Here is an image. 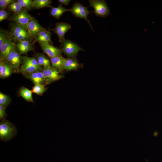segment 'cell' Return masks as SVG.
I'll use <instances>...</instances> for the list:
<instances>
[{
    "mask_svg": "<svg viewBox=\"0 0 162 162\" xmlns=\"http://www.w3.org/2000/svg\"><path fill=\"white\" fill-rule=\"evenodd\" d=\"M13 23L10 25V33L14 43L24 40L32 41L33 38L27 29L16 22Z\"/></svg>",
    "mask_w": 162,
    "mask_h": 162,
    "instance_id": "cell-1",
    "label": "cell"
},
{
    "mask_svg": "<svg viewBox=\"0 0 162 162\" xmlns=\"http://www.w3.org/2000/svg\"><path fill=\"white\" fill-rule=\"evenodd\" d=\"M17 133L16 127L11 122L5 120L0 123V138L4 141L12 139Z\"/></svg>",
    "mask_w": 162,
    "mask_h": 162,
    "instance_id": "cell-2",
    "label": "cell"
},
{
    "mask_svg": "<svg viewBox=\"0 0 162 162\" xmlns=\"http://www.w3.org/2000/svg\"><path fill=\"white\" fill-rule=\"evenodd\" d=\"M60 47L62 52L68 58H76L79 51L83 50L78 44L69 40L64 39Z\"/></svg>",
    "mask_w": 162,
    "mask_h": 162,
    "instance_id": "cell-3",
    "label": "cell"
},
{
    "mask_svg": "<svg viewBox=\"0 0 162 162\" xmlns=\"http://www.w3.org/2000/svg\"><path fill=\"white\" fill-rule=\"evenodd\" d=\"M4 61L11 67L13 72H19L21 64L22 63V56L15 46L7 56Z\"/></svg>",
    "mask_w": 162,
    "mask_h": 162,
    "instance_id": "cell-4",
    "label": "cell"
},
{
    "mask_svg": "<svg viewBox=\"0 0 162 162\" xmlns=\"http://www.w3.org/2000/svg\"><path fill=\"white\" fill-rule=\"evenodd\" d=\"M89 6L93 8L94 12L97 16L105 17L110 14V10L105 1L90 0Z\"/></svg>",
    "mask_w": 162,
    "mask_h": 162,
    "instance_id": "cell-5",
    "label": "cell"
},
{
    "mask_svg": "<svg viewBox=\"0 0 162 162\" xmlns=\"http://www.w3.org/2000/svg\"><path fill=\"white\" fill-rule=\"evenodd\" d=\"M32 17L29 14L28 10L22 8L19 13L13 14L11 16L10 19L13 22L22 26L28 30V24Z\"/></svg>",
    "mask_w": 162,
    "mask_h": 162,
    "instance_id": "cell-6",
    "label": "cell"
},
{
    "mask_svg": "<svg viewBox=\"0 0 162 162\" xmlns=\"http://www.w3.org/2000/svg\"><path fill=\"white\" fill-rule=\"evenodd\" d=\"M45 79L47 84L58 80L63 77L58 70L52 66L43 68L41 71Z\"/></svg>",
    "mask_w": 162,
    "mask_h": 162,
    "instance_id": "cell-7",
    "label": "cell"
},
{
    "mask_svg": "<svg viewBox=\"0 0 162 162\" xmlns=\"http://www.w3.org/2000/svg\"><path fill=\"white\" fill-rule=\"evenodd\" d=\"M70 11L76 17L83 18L86 20L88 22L91 28L93 31L91 23L87 19V16L91 12L88 10L87 7L84 6L78 2H76L72 7L70 9Z\"/></svg>",
    "mask_w": 162,
    "mask_h": 162,
    "instance_id": "cell-8",
    "label": "cell"
},
{
    "mask_svg": "<svg viewBox=\"0 0 162 162\" xmlns=\"http://www.w3.org/2000/svg\"><path fill=\"white\" fill-rule=\"evenodd\" d=\"M71 28L69 24L63 22L56 23L54 28L52 29L53 33L56 34L59 39V41L62 42L64 39L66 33Z\"/></svg>",
    "mask_w": 162,
    "mask_h": 162,
    "instance_id": "cell-9",
    "label": "cell"
},
{
    "mask_svg": "<svg viewBox=\"0 0 162 162\" xmlns=\"http://www.w3.org/2000/svg\"><path fill=\"white\" fill-rule=\"evenodd\" d=\"M15 46L14 43L10 34L7 39L0 47V59L4 60L7 56Z\"/></svg>",
    "mask_w": 162,
    "mask_h": 162,
    "instance_id": "cell-10",
    "label": "cell"
},
{
    "mask_svg": "<svg viewBox=\"0 0 162 162\" xmlns=\"http://www.w3.org/2000/svg\"><path fill=\"white\" fill-rule=\"evenodd\" d=\"M43 52L50 58L55 57L62 55L60 49L51 45L47 43L38 42Z\"/></svg>",
    "mask_w": 162,
    "mask_h": 162,
    "instance_id": "cell-11",
    "label": "cell"
},
{
    "mask_svg": "<svg viewBox=\"0 0 162 162\" xmlns=\"http://www.w3.org/2000/svg\"><path fill=\"white\" fill-rule=\"evenodd\" d=\"M45 29L38 21L32 16L28 24V30L32 38L35 37Z\"/></svg>",
    "mask_w": 162,
    "mask_h": 162,
    "instance_id": "cell-12",
    "label": "cell"
},
{
    "mask_svg": "<svg viewBox=\"0 0 162 162\" xmlns=\"http://www.w3.org/2000/svg\"><path fill=\"white\" fill-rule=\"evenodd\" d=\"M32 41L24 40L14 43L15 47L20 54H24L34 50Z\"/></svg>",
    "mask_w": 162,
    "mask_h": 162,
    "instance_id": "cell-13",
    "label": "cell"
},
{
    "mask_svg": "<svg viewBox=\"0 0 162 162\" xmlns=\"http://www.w3.org/2000/svg\"><path fill=\"white\" fill-rule=\"evenodd\" d=\"M25 76L31 80L34 84H40L47 85L44 76L41 71H37L29 74Z\"/></svg>",
    "mask_w": 162,
    "mask_h": 162,
    "instance_id": "cell-14",
    "label": "cell"
},
{
    "mask_svg": "<svg viewBox=\"0 0 162 162\" xmlns=\"http://www.w3.org/2000/svg\"><path fill=\"white\" fill-rule=\"evenodd\" d=\"M82 66V65L79 63L76 58H65L63 66L64 70L68 71L76 70Z\"/></svg>",
    "mask_w": 162,
    "mask_h": 162,
    "instance_id": "cell-15",
    "label": "cell"
},
{
    "mask_svg": "<svg viewBox=\"0 0 162 162\" xmlns=\"http://www.w3.org/2000/svg\"><path fill=\"white\" fill-rule=\"evenodd\" d=\"M52 67L57 69L60 73L64 71V63L65 58L62 55L50 58Z\"/></svg>",
    "mask_w": 162,
    "mask_h": 162,
    "instance_id": "cell-16",
    "label": "cell"
},
{
    "mask_svg": "<svg viewBox=\"0 0 162 162\" xmlns=\"http://www.w3.org/2000/svg\"><path fill=\"white\" fill-rule=\"evenodd\" d=\"M51 35L52 34L50 31L44 29L38 34L34 38L35 41L47 43L52 45L53 43L51 40Z\"/></svg>",
    "mask_w": 162,
    "mask_h": 162,
    "instance_id": "cell-17",
    "label": "cell"
},
{
    "mask_svg": "<svg viewBox=\"0 0 162 162\" xmlns=\"http://www.w3.org/2000/svg\"><path fill=\"white\" fill-rule=\"evenodd\" d=\"M42 69L38 68L30 64L22 63L20 67L19 72L24 76H25L34 72L41 71Z\"/></svg>",
    "mask_w": 162,
    "mask_h": 162,
    "instance_id": "cell-18",
    "label": "cell"
},
{
    "mask_svg": "<svg viewBox=\"0 0 162 162\" xmlns=\"http://www.w3.org/2000/svg\"><path fill=\"white\" fill-rule=\"evenodd\" d=\"M70 11V9H67L59 4L57 7H52L50 10V15L56 19H59L66 12Z\"/></svg>",
    "mask_w": 162,
    "mask_h": 162,
    "instance_id": "cell-19",
    "label": "cell"
},
{
    "mask_svg": "<svg viewBox=\"0 0 162 162\" xmlns=\"http://www.w3.org/2000/svg\"><path fill=\"white\" fill-rule=\"evenodd\" d=\"M40 66H43L44 68H48L51 66L50 61L43 53H37L35 54V57Z\"/></svg>",
    "mask_w": 162,
    "mask_h": 162,
    "instance_id": "cell-20",
    "label": "cell"
},
{
    "mask_svg": "<svg viewBox=\"0 0 162 162\" xmlns=\"http://www.w3.org/2000/svg\"><path fill=\"white\" fill-rule=\"evenodd\" d=\"M32 92L28 88L22 87L20 89L19 92V95L27 101L34 102L32 96Z\"/></svg>",
    "mask_w": 162,
    "mask_h": 162,
    "instance_id": "cell-21",
    "label": "cell"
},
{
    "mask_svg": "<svg viewBox=\"0 0 162 162\" xmlns=\"http://www.w3.org/2000/svg\"><path fill=\"white\" fill-rule=\"evenodd\" d=\"M13 72L11 67L5 61L2 70L0 72V77L1 78H6L10 76Z\"/></svg>",
    "mask_w": 162,
    "mask_h": 162,
    "instance_id": "cell-22",
    "label": "cell"
},
{
    "mask_svg": "<svg viewBox=\"0 0 162 162\" xmlns=\"http://www.w3.org/2000/svg\"><path fill=\"white\" fill-rule=\"evenodd\" d=\"M34 8L39 9L44 8H50L52 2L50 0H34Z\"/></svg>",
    "mask_w": 162,
    "mask_h": 162,
    "instance_id": "cell-23",
    "label": "cell"
},
{
    "mask_svg": "<svg viewBox=\"0 0 162 162\" xmlns=\"http://www.w3.org/2000/svg\"><path fill=\"white\" fill-rule=\"evenodd\" d=\"M45 85L40 84H35L32 90L33 93L39 95L41 96L47 89V88L45 87Z\"/></svg>",
    "mask_w": 162,
    "mask_h": 162,
    "instance_id": "cell-24",
    "label": "cell"
},
{
    "mask_svg": "<svg viewBox=\"0 0 162 162\" xmlns=\"http://www.w3.org/2000/svg\"><path fill=\"white\" fill-rule=\"evenodd\" d=\"M18 2L23 8L30 10L34 8V1L32 0H18Z\"/></svg>",
    "mask_w": 162,
    "mask_h": 162,
    "instance_id": "cell-25",
    "label": "cell"
},
{
    "mask_svg": "<svg viewBox=\"0 0 162 162\" xmlns=\"http://www.w3.org/2000/svg\"><path fill=\"white\" fill-rule=\"evenodd\" d=\"M22 63L30 64L39 68H42L38 64L34 57H28L26 56H22Z\"/></svg>",
    "mask_w": 162,
    "mask_h": 162,
    "instance_id": "cell-26",
    "label": "cell"
},
{
    "mask_svg": "<svg viewBox=\"0 0 162 162\" xmlns=\"http://www.w3.org/2000/svg\"><path fill=\"white\" fill-rule=\"evenodd\" d=\"M11 102V98L8 95L0 92V105L6 108Z\"/></svg>",
    "mask_w": 162,
    "mask_h": 162,
    "instance_id": "cell-27",
    "label": "cell"
},
{
    "mask_svg": "<svg viewBox=\"0 0 162 162\" xmlns=\"http://www.w3.org/2000/svg\"><path fill=\"white\" fill-rule=\"evenodd\" d=\"M7 8L9 11L14 14H17L20 12L22 8L17 1H15L10 3L8 7Z\"/></svg>",
    "mask_w": 162,
    "mask_h": 162,
    "instance_id": "cell-28",
    "label": "cell"
},
{
    "mask_svg": "<svg viewBox=\"0 0 162 162\" xmlns=\"http://www.w3.org/2000/svg\"><path fill=\"white\" fill-rule=\"evenodd\" d=\"M9 32L0 28V47L2 45L9 35Z\"/></svg>",
    "mask_w": 162,
    "mask_h": 162,
    "instance_id": "cell-29",
    "label": "cell"
},
{
    "mask_svg": "<svg viewBox=\"0 0 162 162\" xmlns=\"http://www.w3.org/2000/svg\"><path fill=\"white\" fill-rule=\"evenodd\" d=\"M10 12L5 9L0 10V22L5 20H7L10 15Z\"/></svg>",
    "mask_w": 162,
    "mask_h": 162,
    "instance_id": "cell-30",
    "label": "cell"
},
{
    "mask_svg": "<svg viewBox=\"0 0 162 162\" xmlns=\"http://www.w3.org/2000/svg\"><path fill=\"white\" fill-rule=\"evenodd\" d=\"M14 0H0V10L5 9L8 6L14 2Z\"/></svg>",
    "mask_w": 162,
    "mask_h": 162,
    "instance_id": "cell-31",
    "label": "cell"
},
{
    "mask_svg": "<svg viewBox=\"0 0 162 162\" xmlns=\"http://www.w3.org/2000/svg\"><path fill=\"white\" fill-rule=\"evenodd\" d=\"M5 109L0 105V119L1 121L5 120L7 115Z\"/></svg>",
    "mask_w": 162,
    "mask_h": 162,
    "instance_id": "cell-32",
    "label": "cell"
},
{
    "mask_svg": "<svg viewBox=\"0 0 162 162\" xmlns=\"http://www.w3.org/2000/svg\"><path fill=\"white\" fill-rule=\"evenodd\" d=\"M71 1L70 0H58V2L60 4H64L67 6Z\"/></svg>",
    "mask_w": 162,
    "mask_h": 162,
    "instance_id": "cell-33",
    "label": "cell"
}]
</instances>
